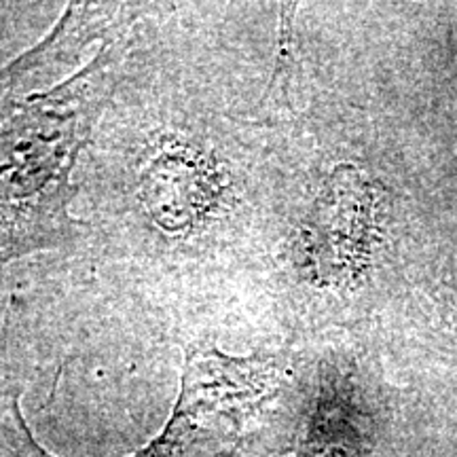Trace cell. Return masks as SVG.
Masks as SVG:
<instances>
[{"instance_id":"obj_4","label":"cell","mask_w":457,"mask_h":457,"mask_svg":"<svg viewBox=\"0 0 457 457\" xmlns=\"http://www.w3.org/2000/svg\"><path fill=\"white\" fill-rule=\"evenodd\" d=\"M145 170L142 193L151 216L168 233H197L219 202L212 165L193 153H159Z\"/></svg>"},{"instance_id":"obj_2","label":"cell","mask_w":457,"mask_h":457,"mask_svg":"<svg viewBox=\"0 0 457 457\" xmlns=\"http://www.w3.org/2000/svg\"><path fill=\"white\" fill-rule=\"evenodd\" d=\"M295 367L286 353L225 356L216 347L188 350L180 394L168 426L131 457H250L248 438L293 394ZM17 457H51L32 441L13 411Z\"/></svg>"},{"instance_id":"obj_1","label":"cell","mask_w":457,"mask_h":457,"mask_svg":"<svg viewBox=\"0 0 457 457\" xmlns=\"http://www.w3.org/2000/svg\"><path fill=\"white\" fill-rule=\"evenodd\" d=\"M114 62L108 43L81 72L43 94L4 91L11 100L0 114V248L7 253L55 242L72 225V170L108 100Z\"/></svg>"},{"instance_id":"obj_5","label":"cell","mask_w":457,"mask_h":457,"mask_svg":"<svg viewBox=\"0 0 457 457\" xmlns=\"http://www.w3.org/2000/svg\"><path fill=\"white\" fill-rule=\"evenodd\" d=\"M421 313L417 328L430 345L457 358V273L447 262H432L417 279Z\"/></svg>"},{"instance_id":"obj_3","label":"cell","mask_w":457,"mask_h":457,"mask_svg":"<svg viewBox=\"0 0 457 457\" xmlns=\"http://www.w3.org/2000/svg\"><path fill=\"white\" fill-rule=\"evenodd\" d=\"M377 205L379 195L358 170L341 165L333 171L303 233L305 265L320 284H350L367 270L379 239Z\"/></svg>"}]
</instances>
